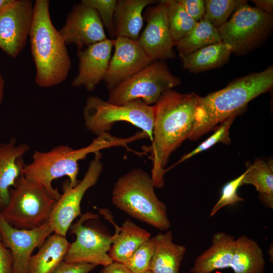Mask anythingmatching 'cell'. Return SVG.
Instances as JSON below:
<instances>
[{
	"label": "cell",
	"mask_w": 273,
	"mask_h": 273,
	"mask_svg": "<svg viewBox=\"0 0 273 273\" xmlns=\"http://www.w3.org/2000/svg\"><path fill=\"white\" fill-rule=\"evenodd\" d=\"M83 116L86 129L97 136L109 132L116 122L125 121L141 129L152 140L154 106L147 105L141 99L115 105L91 96L86 100Z\"/></svg>",
	"instance_id": "obj_7"
},
{
	"label": "cell",
	"mask_w": 273,
	"mask_h": 273,
	"mask_svg": "<svg viewBox=\"0 0 273 273\" xmlns=\"http://www.w3.org/2000/svg\"><path fill=\"white\" fill-rule=\"evenodd\" d=\"M145 273H151L150 270L147 271Z\"/></svg>",
	"instance_id": "obj_39"
},
{
	"label": "cell",
	"mask_w": 273,
	"mask_h": 273,
	"mask_svg": "<svg viewBox=\"0 0 273 273\" xmlns=\"http://www.w3.org/2000/svg\"><path fill=\"white\" fill-rule=\"evenodd\" d=\"M252 2L257 8L265 13L272 14L273 12V1L272 0H253Z\"/></svg>",
	"instance_id": "obj_37"
},
{
	"label": "cell",
	"mask_w": 273,
	"mask_h": 273,
	"mask_svg": "<svg viewBox=\"0 0 273 273\" xmlns=\"http://www.w3.org/2000/svg\"><path fill=\"white\" fill-rule=\"evenodd\" d=\"M80 2L97 11L104 29L114 39V15L117 0H82Z\"/></svg>",
	"instance_id": "obj_31"
},
{
	"label": "cell",
	"mask_w": 273,
	"mask_h": 273,
	"mask_svg": "<svg viewBox=\"0 0 273 273\" xmlns=\"http://www.w3.org/2000/svg\"><path fill=\"white\" fill-rule=\"evenodd\" d=\"M56 202L43 186L22 173L10 190L8 205L1 212L13 227L31 230L49 220Z\"/></svg>",
	"instance_id": "obj_8"
},
{
	"label": "cell",
	"mask_w": 273,
	"mask_h": 273,
	"mask_svg": "<svg viewBox=\"0 0 273 273\" xmlns=\"http://www.w3.org/2000/svg\"><path fill=\"white\" fill-rule=\"evenodd\" d=\"M144 138L141 132L126 138L113 136L104 132L93 139L88 146L74 149L67 145H59L47 152L35 151L31 163L23 164L22 173L31 180L41 185L50 195L56 201L61 196L57 189L52 187V181L64 176L69 179L70 187L79 182L77 177L79 172L78 161L86 158L91 153L113 147H124L138 140Z\"/></svg>",
	"instance_id": "obj_3"
},
{
	"label": "cell",
	"mask_w": 273,
	"mask_h": 273,
	"mask_svg": "<svg viewBox=\"0 0 273 273\" xmlns=\"http://www.w3.org/2000/svg\"><path fill=\"white\" fill-rule=\"evenodd\" d=\"M0 57H1V55H0Z\"/></svg>",
	"instance_id": "obj_40"
},
{
	"label": "cell",
	"mask_w": 273,
	"mask_h": 273,
	"mask_svg": "<svg viewBox=\"0 0 273 273\" xmlns=\"http://www.w3.org/2000/svg\"><path fill=\"white\" fill-rule=\"evenodd\" d=\"M100 273H132L123 263L113 261L109 265L104 266Z\"/></svg>",
	"instance_id": "obj_36"
},
{
	"label": "cell",
	"mask_w": 273,
	"mask_h": 273,
	"mask_svg": "<svg viewBox=\"0 0 273 273\" xmlns=\"http://www.w3.org/2000/svg\"><path fill=\"white\" fill-rule=\"evenodd\" d=\"M155 188L149 173L133 168L115 183L112 202L130 216L160 230H167L170 222L166 207L156 196Z\"/></svg>",
	"instance_id": "obj_5"
},
{
	"label": "cell",
	"mask_w": 273,
	"mask_h": 273,
	"mask_svg": "<svg viewBox=\"0 0 273 273\" xmlns=\"http://www.w3.org/2000/svg\"><path fill=\"white\" fill-rule=\"evenodd\" d=\"M5 81L0 72V105L2 104L4 94Z\"/></svg>",
	"instance_id": "obj_38"
},
{
	"label": "cell",
	"mask_w": 273,
	"mask_h": 273,
	"mask_svg": "<svg viewBox=\"0 0 273 273\" xmlns=\"http://www.w3.org/2000/svg\"><path fill=\"white\" fill-rule=\"evenodd\" d=\"M273 86V67L237 78L225 87L200 97L189 140L196 141L215 130L223 121L236 117L249 102Z\"/></svg>",
	"instance_id": "obj_2"
},
{
	"label": "cell",
	"mask_w": 273,
	"mask_h": 273,
	"mask_svg": "<svg viewBox=\"0 0 273 273\" xmlns=\"http://www.w3.org/2000/svg\"><path fill=\"white\" fill-rule=\"evenodd\" d=\"M114 47V39L107 38L77 50L78 72L71 85L84 86L93 92L104 80L107 73Z\"/></svg>",
	"instance_id": "obj_18"
},
{
	"label": "cell",
	"mask_w": 273,
	"mask_h": 273,
	"mask_svg": "<svg viewBox=\"0 0 273 273\" xmlns=\"http://www.w3.org/2000/svg\"><path fill=\"white\" fill-rule=\"evenodd\" d=\"M243 179V185H252L259 193V197L268 207L273 208V165L272 161L267 162L256 159L247 169Z\"/></svg>",
	"instance_id": "obj_25"
},
{
	"label": "cell",
	"mask_w": 273,
	"mask_h": 273,
	"mask_svg": "<svg viewBox=\"0 0 273 273\" xmlns=\"http://www.w3.org/2000/svg\"><path fill=\"white\" fill-rule=\"evenodd\" d=\"M70 243L66 237L50 235L30 258L28 273H52L64 261Z\"/></svg>",
	"instance_id": "obj_23"
},
{
	"label": "cell",
	"mask_w": 273,
	"mask_h": 273,
	"mask_svg": "<svg viewBox=\"0 0 273 273\" xmlns=\"http://www.w3.org/2000/svg\"><path fill=\"white\" fill-rule=\"evenodd\" d=\"M180 83V78L171 72L164 61H157L110 90L107 102L122 105L141 99L152 106L163 93Z\"/></svg>",
	"instance_id": "obj_9"
},
{
	"label": "cell",
	"mask_w": 273,
	"mask_h": 273,
	"mask_svg": "<svg viewBox=\"0 0 273 273\" xmlns=\"http://www.w3.org/2000/svg\"><path fill=\"white\" fill-rule=\"evenodd\" d=\"M15 137L7 143H0V211L8 204L11 188L16 186L22 173L23 156L29 147L26 144L16 145Z\"/></svg>",
	"instance_id": "obj_19"
},
{
	"label": "cell",
	"mask_w": 273,
	"mask_h": 273,
	"mask_svg": "<svg viewBox=\"0 0 273 273\" xmlns=\"http://www.w3.org/2000/svg\"><path fill=\"white\" fill-rule=\"evenodd\" d=\"M154 0H118L114 15V36L138 41L143 25V11Z\"/></svg>",
	"instance_id": "obj_21"
},
{
	"label": "cell",
	"mask_w": 273,
	"mask_h": 273,
	"mask_svg": "<svg viewBox=\"0 0 273 273\" xmlns=\"http://www.w3.org/2000/svg\"><path fill=\"white\" fill-rule=\"evenodd\" d=\"M235 118L236 117L230 118L221 123L210 137L201 143L193 151L184 155L174 165L166 169V171L196 154L208 150L217 143L220 142L224 144H230L231 139L229 136V129Z\"/></svg>",
	"instance_id": "obj_29"
},
{
	"label": "cell",
	"mask_w": 273,
	"mask_h": 273,
	"mask_svg": "<svg viewBox=\"0 0 273 273\" xmlns=\"http://www.w3.org/2000/svg\"><path fill=\"white\" fill-rule=\"evenodd\" d=\"M102 156L100 151L94 153L83 178L76 186L70 187L69 183L64 185L63 193L56 201L48 220L54 233L66 237L72 222L81 215L83 197L96 184L102 172Z\"/></svg>",
	"instance_id": "obj_11"
},
{
	"label": "cell",
	"mask_w": 273,
	"mask_h": 273,
	"mask_svg": "<svg viewBox=\"0 0 273 273\" xmlns=\"http://www.w3.org/2000/svg\"><path fill=\"white\" fill-rule=\"evenodd\" d=\"M114 52L104 78L110 90L129 79L154 61L138 41L119 37L114 39Z\"/></svg>",
	"instance_id": "obj_16"
},
{
	"label": "cell",
	"mask_w": 273,
	"mask_h": 273,
	"mask_svg": "<svg viewBox=\"0 0 273 273\" xmlns=\"http://www.w3.org/2000/svg\"><path fill=\"white\" fill-rule=\"evenodd\" d=\"M59 31L66 46L75 44L78 50L108 38L97 11L81 2L73 6Z\"/></svg>",
	"instance_id": "obj_17"
},
{
	"label": "cell",
	"mask_w": 273,
	"mask_h": 273,
	"mask_svg": "<svg viewBox=\"0 0 273 273\" xmlns=\"http://www.w3.org/2000/svg\"><path fill=\"white\" fill-rule=\"evenodd\" d=\"M12 255L4 243L0 234V273H12Z\"/></svg>",
	"instance_id": "obj_35"
},
{
	"label": "cell",
	"mask_w": 273,
	"mask_h": 273,
	"mask_svg": "<svg viewBox=\"0 0 273 273\" xmlns=\"http://www.w3.org/2000/svg\"><path fill=\"white\" fill-rule=\"evenodd\" d=\"M167 21L171 37L174 43L188 33L196 25L178 0H167Z\"/></svg>",
	"instance_id": "obj_27"
},
{
	"label": "cell",
	"mask_w": 273,
	"mask_h": 273,
	"mask_svg": "<svg viewBox=\"0 0 273 273\" xmlns=\"http://www.w3.org/2000/svg\"><path fill=\"white\" fill-rule=\"evenodd\" d=\"M187 13L196 22L202 20L205 13V1L178 0Z\"/></svg>",
	"instance_id": "obj_33"
},
{
	"label": "cell",
	"mask_w": 273,
	"mask_h": 273,
	"mask_svg": "<svg viewBox=\"0 0 273 273\" xmlns=\"http://www.w3.org/2000/svg\"><path fill=\"white\" fill-rule=\"evenodd\" d=\"M220 41L221 38L218 29L203 18L188 33L176 42L175 46L179 56H182Z\"/></svg>",
	"instance_id": "obj_26"
},
{
	"label": "cell",
	"mask_w": 273,
	"mask_h": 273,
	"mask_svg": "<svg viewBox=\"0 0 273 273\" xmlns=\"http://www.w3.org/2000/svg\"><path fill=\"white\" fill-rule=\"evenodd\" d=\"M53 233L49 221L31 230L15 228L4 218L0 211V234L12 255V273H28L32 252Z\"/></svg>",
	"instance_id": "obj_15"
},
{
	"label": "cell",
	"mask_w": 273,
	"mask_h": 273,
	"mask_svg": "<svg viewBox=\"0 0 273 273\" xmlns=\"http://www.w3.org/2000/svg\"><path fill=\"white\" fill-rule=\"evenodd\" d=\"M199 98L194 92L181 94L170 89L163 93L153 105L152 144L143 149L150 153L151 176L156 188L164 186L165 167L170 156L192 131Z\"/></svg>",
	"instance_id": "obj_1"
},
{
	"label": "cell",
	"mask_w": 273,
	"mask_h": 273,
	"mask_svg": "<svg viewBox=\"0 0 273 273\" xmlns=\"http://www.w3.org/2000/svg\"><path fill=\"white\" fill-rule=\"evenodd\" d=\"M273 26V16L247 3L242 5L219 29L221 41L232 53L246 54L259 46L267 37Z\"/></svg>",
	"instance_id": "obj_10"
},
{
	"label": "cell",
	"mask_w": 273,
	"mask_h": 273,
	"mask_svg": "<svg viewBox=\"0 0 273 273\" xmlns=\"http://www.w3.org/2000/svg\"><path fill=\"white\" fill-rule=\"evenodd\" d=\"M247 169L237 178L229 181L222 188L220 197L212 207L209 216L214 215L220 209L228 205L234 204L244 199L237 194L239 188L243 185V179Z\"/></svg>",
	"instance_id": "obj_32"
},
{
	"label": "cell",
	"mask_w": 273,
	"mask_h": 273,
	"mask_svg": "<svg viewBox=\"0 0 273 273\" xmlns=\"http://www.w3.org/2000/svg\"><path fill=\"white\" fill-rule=\"evenodd\" d=\"M33 5L31 0H13L0 11V49L13 58L19 56L27 43Z\"/></svg>",
	"instance_id": "obj_13"
},
{
	"label": "cell",
	"mask_w": 273,
	"mask_h": 273,
	"mask_svg": "<svg viewBox=\"0 0 273 273\" xmlns=\"http://www.w3.org/2000/svg\"><path fill=\"white\" fill-rule=\"evenodd\" d=\"M155 249L154 237L142 243L125 264L132 273H145L149 269Z\"/></svg>",
	"instance_id": "obj_30"
},
{
	"label": "cell",
	"mask_w": 273,
	"mask_h": 273,
	"mask_svg": "<svg viewBox=\"0 0 273 273\" xmlns=\"http://www.w3.org/2000/svg\"><path fill=\"white\" fill-rule=\"evenodd\" d=\"M167 0L147 8L143 18L147 22L145 28L138 42L147 55L154 61L173 59L175 46L167 21Z\"/></svg>",
	"instance_id": "obj_14"
},
{
	"label": "cell",
	"mask_w": 273,
	"mask_h": 273,
	"mask_svg": "<svg viewBox=\"0 0 273 273\" xmlns=\"http://www.w3.org/2000/svg\"><path fill=\"white\" fill-rule=\"evenodd\" d=\"M232 53L231 47L221 41L179 56L184 69L197 73L222 66L229 61Z\"/></svg>",
	"instance_id": "obj_24"
},
{
	"label": "cell",
	"mask_w": 273,
	"mask_h": 273,
	"mask_svg": "<svg viewBox=\"0 0 273 273\" xmlns=\"http://www.w3.org/2000/svg\"><path fill=\"white\" fill-rule=\"evenodd\" d=\"M154 237L155 249L149 270L151 273H179L186 247L173 242L171 231Z\"/></svg>",
	"instance_id": "obj_22"
},
{
	"label": "cell",
	"mask_w": 273,
	"mask_h": 273,
	"mask_svg": "<svg viewBox=\"0 0 273 273\" xmlns=\"http://www.w3.org/2000/svg\"><path fill=\"white\" fill-rule=\"evenodd\" d=\"M99 211L109 219L115 228L114 235L111 236V245L108 254L113 261L125 264L134 251L151 238V234L129 219H126L119 227L107 210L100 209Z\"/></svg>",
	"instance_id": "obj_20"
},
{
	"label": "cell",
	"mask_w": 273,
	"mask_h": 273,
	"mask_svg": "<svg viewBox=\"0 0 273 273\" xmlns=\"http://www.w3.org/2000/svg\"><path fill=\"white\" fill-rule=\"evenodd\" d=\"M265 262L258 244L245 235L224 232L213 235L212 244L195 260L191 273H211L231 268L234 273H264Z\"/></svg>",
	"instance_id": "obj_6"
},
{
	"label": "cell",
	"mask_w": 273,
	"mask_h": 273,
	"mask_svg": "<svg viewBox=\"0 0 273 273\" xmlns=\"http://www.w3.org/2000/svg\"><path fill=\"white\" fill-rule=\"evenodd\" d=\"M98 218L92 212L81 215L80 218L71 225L70 233L76 239L70 243L64 261L74 264H94L107 266L113 262L108 254L111 245V236L99 230L84 225V222Z\"/></svg>",
	"instance_id": "obj_12"
},
{
	"label": "cell",
	"mask_w": 273,
	"mask_h": 273,
	"mask_svg": "<svg viewBox=\"0 0 273 273\" xmlns=\"http://www.w3.org/2000/svg\"><path fill=\"white\" fill-rule=\"evenodd\" d=\"M49 6V0H36L34 2L29 34L36 69L35 81L42 88L63 82L71 68L66 45L52 23Z\"/></svg>",
	"instance_id": "obj_4"
},
{
	"label": "cell",
	"mask_w": 273,
	"mask_h": 273,
	"mask_svg": "<svg viewBox=\"0 0 273 273\" xmlns=\"http://www.w3.org/2000/svg\"><path fill=\"white\" fill-rule=\"evenodd\" d=\"M97 265L94 264H74L64 261L52 273H88Z\"/></svg>",
	"instance_id": "obj_34"
},
{
	"label": "cell",
	"mask_w": 273,
	"mask_h": 273,
	"mask_svg": "<svg viewBox=\"0 0 273 273\" xmlns=\"http://www.w3.org/2000/svg\"><path fill=\"white\" fill-rule=\"evenodd\" d=\"M246 3L247 1L244 0L205 1V13L203 19L208 20L218 29L242 5Z\"/></svg>",
	"instance_id": "obj_28"
}]
</instances>
